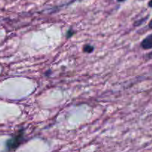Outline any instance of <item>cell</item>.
I'll return each instance as SVG.
<instances>
[{
  "label": "cell",
  "mask_w": 152,
  "mask_h": 152,
  "mask_svg": "<svg viewBox=\"0 0 152 152\" xmlns=\"http://www.w3.org/2000/svg\"><path fill=\"white\" fill-rule=\"evenodd\" d=\"M23 131H20L16 134L14 137H13L12 138L10 139L7 142V146L9 149H14L16 148L20 144V142L23 140Z\"/></svg>",
  "instance_id": "obj_1"
},
{
  "label": "cell",
  "mask_w": 152,
  "mask_h": 152,
  "mask_svg": "<svg viewBox=\"0 0 152 152\" xmlns=\"http://www.w3.org/2000/svg\"><path fill=\"white\" fill-rule=\"evenodd\" d=\"M141 47L143 49H152V33L143 39L141 42Z\"/></svg>",
  "instance_id": "obj_2"
},
{
  "label": "cell",
  "mask_w": 152,
  "mask_h": 152,
  "mask_svg": "<svg viewBox=\"0 0 152 152\" xmlns=\"http://www.w3.org/2000/svg\"><path fill=\"white\" fill-rule=\"evenodd\" d=\"M93 50H94V47L91 45L87 44L83 47V51L85 53H91V52H93Z\"/></svg>",
  "instance_id": "obj_3"
},
{
  "label": "cell",
  "mask_w": 152,
  "mask_h": 152,
  "mask_svg": "<svg viewBox=\"0 0 152 152\" xmlns=\"http://www.w3.org/2000/svg\"><path fill=\"white\" fill-rule=\"evenodd\" d=\"M75 32H72V29H70L68 32H67V37H69L72 36V34H74Z\"/></svg>",
  "instance_id": "obj_4"
},
{
  "label": "cell",
  "mask_w": 152,
  "mask_h": 152,
  "mask_svg": "<svg viewBox=\"0 0 152 152\" xmlns=\"http://www.w3.org/2000/svg\"><path fill=\"white\" fill-rule=\"evenodd\" d=\"M148 27L150 28H152V19L151 20L150 22H149V24H148Z\"/></svg>",
  "instance_id": "obj_5"
},
{
  "label": "cell",
  "mask_w": 152,
  "mask_h": 152,
  "mask_svg": "<svg viewBox=\"0 0 152 152\" xmlns=\"http://www.w3.org/2000/svg\"><path fill=\"white\" fill-rule=\"evenodd\" d=\"M148 6L150 8H152V0H150V2H148Z\"/></svg>",
  "instance_id": "obj_6"
},
{
  "label": "cell",
  "mask_w": 152,
  "mask_h": 152,
  "mask_svg": "<svg viewBox=\"0 0 152 152\" xmlns=\"http://www.w3.org/2000/svg\"><path fill=\"white\" fill-rule=\"evenodd\" d=\"M148 58H150V59H152V52H151L150 54H148Z\"/></svg>",
  "instance_id": "obj_7"
},
{
  "label": "cell",
  "mask_w": 152,
  "mask_h": 152,
  "mask_svg": "<svg viewBox=\"0 0 152 152\" xmlns=\"http://www.w3.org/2000/svg\"><path fill=\"white\" fill-rule=\"evenodd\" d=\"M116 1L119 2H125V1H126V0H116Z\"/></svg>",
  "instance_id": "obj_8"
}]
</instances>
